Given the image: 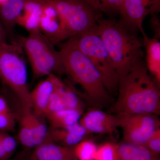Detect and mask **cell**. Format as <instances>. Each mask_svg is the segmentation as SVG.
<instances>
[{"label":"cell","mask_w":160,"mask_h":160,"mask_svg":"<svg viewBox=\"0 0 160 160\" xmlns=\"http://www.w3.org/2000/svg\"><path fill=\"white\" fill-rule=\"evenodd\" d=\"M159 85L149 74L145 61L119 79L117 99L109 110L121 117L160 113Z\"/></svg>","instance_id":"obj_1"},{"label":"cell","mask_w":160,"mask_h":160,"mask_svg":"<svg viewBox=\"0 0 160 160\" xmlns=\"http://www.w3.org/2000/svg\"><path fill=\"white\" fill-rule=\"evenodd\" d=\"M94 30L106 46L119 79L145 61L142 39L123 28L118 21L105 18L102 14Z\"/></svg>","instance_id":"obj_2"},{"label":"cell","mask_w":160,"mask_h":160,"mask_svg":"<svg viewBox=\"0 0 160 160\" xmlns=\"http://www.w3.org/2000/svg\"><path fill=\"white\" fill-rule=\"evenodd\" d=\"M65 73L84 89L87 98L98 106L111 102V96L89 58L79 49L74 37L62 43L59 49Z\"/></svg>","instance_id":"obj_3"},{"label":"cell","mask_w":160,"mask_h":160,"mask_svg":"<svg viewBox=\"0 0 160 160\" xmlns=\"http://www.w3.org/2000/svg\"><path fill=\"white\" fill-rule=\"evenodd\" d=\"M25 57L18 38L0 46V81L16 96L23 111L32 110Z\"/></svg>","instance_id":"obj_4"},{"label":"cell","mask_w":160,"mask_h":160,"mask_svg":"<svg viewBox=\"0 0 160 160\" xmlns=\"http://www.w3.org/2000/svg\"><path fill=\"white\" fill-rule=\"evenodd\" d=\"M18 38L31 66L34 79L65 73L59 51L39 30Z\"/></svg>","instance_id":"obj_5"},{"label":"cell","mask_w":160,"mask_h":160,"mask_svg":"<svg viewBox=\"0 0 160 160\" xmlns=\"http://www.w3.org/2000/svg\"><path fill=\"white\" fill-rule=\"evenodd\" d=\"M52 6L61 22L64 41L94 29L102 12L85 0H39Z\"/></svg>","instance_id":"obj_6"},{"label":"cell","mask_w":160,"mask_h":160,"mask_svg":"<svg viewBox=\"0 0 160 160\" xmlns=\"http://www.w3.org/2000/svg\"><path fill=\"white\" fill-rule=\"evenodd\" d=\"M78 47L89 58L111 94L118 92L119 77L109 52L94 29L74 36Z\"/></svg>","instance_id":"obj_7"},{"label":"cell","mask_w":160,"mask_h":160,"mask_svg":"<svg viewBox=\"0 0 160 160\" xmlns=\"http://www.w3.org/2000/svg\"><path fill=\"white\" fill-rule=\"evenodd\" d=\"M160 11V0H123L118 21L121 26L133 34L142 33L144 20Z\"/></svg>","instance_id":"obj_8"},{"label":"cell","mask_w":160,"mask_h":160,"mask_svg":"<svg viewBox=\"0 0 160 160\" xmlns=\"http://www.w3.org/2000/svg\"><path fill=\"white\" fill-rule=\"evenodd\" d=\"M121 117L123 140L126 142L144 146L160 128V120L156 115L142 113Z\"/></svg>","instance_id":"obj_9"},{"label":"cell","mask_w":160,"mask_h":160,"mask_svg":"<svg viewBox=\"0 0 160 160\" xmlns=\"http://www.w3.org/2000/svg\"><path fill=\"white\" fill-rule=\"evenodd\" d=\"M122 122L119 116L91 109L82 114L79 123L90 133L112 134L121 127Z\"/></svg>","instance_id":"obj_10"},{"label":"cell","mask_w":160,"mask_h":160,"mask_svg":"<svg viewBox=\"0 0 160 160\" xmlns=\"http://www.w3.org/2000/svg\"><path fill=\"white\" fill-rule=\"evenodd\" d=\"M62 80L56 75H49L30 92L32 111L40 118H46L49 101Z\"/></svg>","instance_id":"obj_11"},{"label":"cell","mask_w":160,"mask_h":160,"mask_svg":"<svg viewBox=\"0 0 160 160\" xmlns=\"http://www.w3.org/2000/svg\"><path fill=\"white\" fill-rule=\"evenodd\" d=\"M28 160H78L72 147L48 141L37 146Z\"/></svg>","instance_id":"obj_12"},{"label":"cell","mask_w":160,"mask_h":160,"mask_svg":"<svg viewBox=\"0 0 160 160\" xmlns=\"http://www.w3.org/2000/svg\"><path fill=\"white\" fill-rule=\"evenodd\" d=\"M42 3L43 7L40 20V31L54 45L62 42L64 41L62 30L56 11L52 6Z\"/></svg>","instance_id":"obj_13"},{"label":"cell","mask_w":160,"mask_h":160,"mask_svg":"<svg viewBox=\"0 0 160 160\" xmlns=\"http://www.w3.org/2000/svg\"><path fill=\"white\" fill-rule=\"evenodd\" d=\"M143 47L145 52V61L149 74L155 82L160 84V39L153 36L148 37L145 31L142 32Z\"/></svg>","instance_id":"obj_14"},{"label":"cell","mask_w":160,"mask_h":160,"mask_svg":"<svg viewBox=\"0 0 160 160\" xmlns=\"http://www.w3.org/2000/svg\"><path fill=\"white\" fill-rule=\"evenodd\" d=\"M25 2V0H6L0 6V19L11 41L17 38L15 36V27L22 13Z\"/></svg>","instance_id":"obj_15"},{"label":"cell","mask_w":160,"mask_h":160,"mask_svg":"<svg viewBox=\"0 0 160 160\" xmlns=\"http://www.w3.org/2000/svg\"><path fill=\"white\" fill-rule=\"evenodd\" d=\"M43 5L39 0H25L23 11L18 25L29 32L39 30Z\"/></svg>","instance_id":"obj_16"},{"label":"cell","mask_w":160,"mask_h":160,"mask_svg":"<svg viewBox=\"0 0 160 160\" xmlns=\"http://www.w3.org/2000/svg\"><path fill=\"white\" fill-rule=\"evenodd\" d=\"M118 160H159L158 155L143 145L123 142L117 144Z\"/></svg>","instance_id":"obj_17"},{"label":"cell","mask_w":160,"mask_h":160,"mask_svg":"<svg viewBox=\"0 0 160 160\" xmlns=\"http://www.w3.org/2000/svg\"><path fill=\"white\" fill-rule=\"evenodd\" d=\"M87 138L78 135L70 126L63 129H49L48 140L62 146L73 147Z\"/></svg>","instance_id":"obj_18"},{"label":"cell","mask_w":160,"mask_h":160,"mask_svg":"<svg viewBox=\"0 0 160 160\" xmlns=\"http://www.w3.org/2000/svg\"><path fill=\"white\" fill-rule=\"evenodd\" d=\"M82 114L77 110L66 108L46 118L50 123L52 128L63 129L79 122Z\"/></svg>","instance_id":"obj_19"},{"label":"cell","mask_w":160,"mask_h":160,"mask_svg":"<svg viewBox=\"0 0 160 160\" xmlns=\"http://www.w3.org/2000/svg\"><path fill=\"white\" fill-rule=\"evenodd\" d=\"M31 111L32 110L23 111L17 135V139L19 142L27 148H34L36 147L34 132L29 118Z\"/></svg>","instance_id":"obj_20"},{"label":"cell","mask_w":160,"mask_h":160,"mask_svg":"<svg viewBox=\"0 0 160 160\" xmlns=\"http://www.w3.org/2000/svg\"><path fill=\"white\" fill-rule=\"evenodd\" d=\"M14 115L6 99L0 94V130L9 132L14 130Z\"/></svg>","instance_id":"obj_21"},{"label":"cell","mask_w":160,"mask_h":160,"mask_svg":"<svg viewBox=\"0 0 160 160\" xmlns=\"http://www.w3.org/2000/svg\"><path fill=\"white\" fill-rule=\"evenodd\" d=\"M29 118L34 132L36 147L48 142L49 129L41 119V118L35 114L32 111L29 113Z\"/></svg>","instance_id":"obj_22"},{"label":"cell","mask_w":160,"mask_h":160,"mask_svg":"<svg viewBox=\"0 0 160 160\" xmlns=\"http://www.w3.org/2000/svg\"><path fill=\"white\" fill-rule=\"evenodd\" d=\"M72 148L78 160H94L98 146L91 140L86 139Z\"/></svg>","instance_id":"obj_23"},{"label":"cell","mask_w":160,"mask_h":160,"mask_svg":"<svg viewBox=\"0 0 160 160\" xmlns=\"http://www.w3.org/2000/svg\"><path fill=\"white\" fill-rule=\"evenodd\" d=\"M17 147L16 139L8 132L0 130V160L10 159Z\"/></svg>","instance_id":"obj_24"},{"label":"cell","mask_w":160,"mask_h":160,"mask_svg":"<svg viewBox=\"0 0 160 160\" xmlns=\"http://www.w3.org/2000/svg\"><path fill=\"white\" fill-rule=\"evenodd\" d=\"M62 95L66 109L77 110L83 114L85 107L77 93L72 88L65 84L62 90Z\"/></svg>","instance_id":"obj_25"},{"label":"cell","mask_w":160,"mask_h":160,"mask_svg":"<svg viewBox=\"0 0 160 160\" xmlns=\"http://www.w3.org/2000/svg\"><path fill=\"white\" fill-rule=\"evenodd\" d=\"M94 160H118L117 144L106 142L98 146Z\"/></svg>","instance_id":"obj_26"},{"label":"cell","mask_w":160,"mask_h":160,"mask_svg":"<svg viewBox=\"0 0 160 160\" xmlns=\"http://www.w3.org/2000/svg\"><path fill=\"white\" fill-rule=\"evenodd\" d=\"M102 12L108 14H118L123 0H92Z\"/></svg>","instance_id":"obj_27"},{"label":"cell","mask_w":160,"mask_h":160,"mask_svg":"<svg viewBox=\"0 0 160 160\" xmlns=\"http://www.w3.org/2000/svg\"><path fill=\"white\" fill-rule=\"evenodd\" d=\"M144 146L153 153L160 154V128L152 133Z\"/></svg>","instance_id":"obj_28"},{"label":"cell","mask_w":160,"mask_h":160,"mask_svg":"<svg viewBox=\"0 0 160 160\" xmlns=\"http://www.w3.org/2000/svg\"><path fill=\"white\" fill-rule=\"evenodd\" d=\"M150 22L151 27L154 32L155 37L160 38V20L158 17L157 13H153L150 15Z\"/></svg>","instance_id":"obj_29"},{"label":"cell","mask_w":160,"mask_h":160,"mask_svg":"<svg viewBox=\"0 0 160 160\" xmlns=\"http://www.w3.org/2000/svg\"><path fill=\"white\" fill-rule=\"evenodd\" d=\"M7 34L0 19V46L7 42Z\"/></svg>","instance_id":"obj_30"},{"label":"cell","mask_w":160,"mask_h":160,"mask_svg":"<svg viewBox=\"0 0 160 160\" xmlns=\"http://www.w3.org/2000/svg\"><path fill=\"white\" fill-rule=\"evenodd\" d=\"M7 160H28V158H24L23 156H18L13 159H9Z\"/></svg>","instance_id":"obj_31"},{"label":"cell","mask_w":160,"mask_h":160,"mask_svg":"<svg viewBox=\"0 0 160 160\" xmlns=\"http://www.w3.org/2000/svg\"><path fill=\"white\" fill-rule=\"evenodd\" d=\"M85 1L88 2L89 3V4H91V5H92V6H93L94 7H95V8H96V9H97L98 10H99L98 9V7L96 5V4H95V3L93 2H92V0H85Z\"/></svg>","instance_id":"obj_32"},{"label":"cell","mask_w":160,"mask_h":160,"mask_svg":"<svg viewBox=\"0 0 160 160\" xmlns=\"http://www.w3.org/2000/svg\"><path fill=\"white\" fill-rule=\"evenodd\" d=\"M6 1V0H0V6L5 2Z\"/></svg>","instance_id":"obj_33"}]
</instances>
